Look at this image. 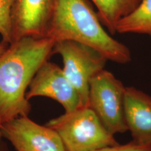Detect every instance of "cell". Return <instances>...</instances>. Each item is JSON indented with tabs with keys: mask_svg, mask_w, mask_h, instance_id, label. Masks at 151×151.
<instances>
[{
	"mask_svg": "<svg viewBox=\"0 0 151 151\" xmlns=\"http://www.w3.org/2000/svg\"><path fill=\"white\" fill-rule=\"evenodd\" d=\"M55 41L48 37H24L0 55V121L28 116L27 88L36 73L52 55Z\"/></svg>",
	"mask_w": 151,
	"mask_h": 151,
	"instance_id": "1",
	"label": "cell"
},
{
	"mask_svg": "<svg viewBox=\"0 0 151 151\" xmlns=\"http://www.w3.org/2000/svg\"><path fill=\"white\" fill-rule=\"evenodd\" d=\"M46 37L55 42L70 40L87 45L116 63L127 64L132 60L129 49L105 31L87 0H55Z\"/></svg>",
	"mask_w": 151,
	"mask_h": 151,
	"instance_id": "2",
	"label": "cell"
},
{
	"mask_svg": "<svg viewBox=\"0 0 151 151\" xmlns=\"http://www.w3.org/2000/svg\"><path fill=\"white\" fill-rule=\"evenodd\" d=\"M55 130L65 151H94L119 143L89 106H82L46 124Z\"/></svg>",
	"mask_w": 151,
	"mask_h": 151,
	"instance_id": "3",
	"label": "cell"
},
{
	"mask_svg": "<svg viewBox=\"0 0 151 151\" xmlns=\"http://www.w3.org/2000/svg\"><path fill=\"white\" fill-rule=\"evenodd\" d=\"M125 89L121 81L104 69L90 81L88 106L113 135L128 131L124 113Z\"/></svg>",
	"mask_w": 151,
	"mask_h": 151,
	"instance_id": "4",
	"label": "cell"
},
{
	"mask_svg": "<svg viewBox=\"0 0 151 151\" xmlns=\"http://www.w3.org/2000/svg\"><path fill=\"white\" fill-rule=\"evenodd\" d=\"M62 57L63 72L78 92L83 106H88L90 79L104 69L108 60L97 50L70 40L55 43L52 54Z\"/></svg>",
	"mask_w": 151,
	"mask_h": 151,
	"instance_id": "5",
	"label": "cell"
},
{
	"mask_svg": "<svg viewBox=\"0 0 151 151\" xmlns=\"http://www.w3.org/2000/svg\"><path fill=\"white\" fill-rule=\"evenodd\" d=\"M1 132L17 151H65L55 130L36 123L28 116L16 117L1 123Z\"/></svg>",
	"mask_w": 151,
	"mask_h": 151,
	"instance_id": "6",
	"label": "cell"
},
{
	"mask_svg": "<svg viewBox=\"0 0 151 151\" xmlns=\"http://www.w3.org/2000/svg\"><path fill=\"white\" fill-rule=\"evenodd\" d=\"M35 97L50 98L60 103L65 112L82 107L78 92L59 66L49 60L38 70L26 92L29 100Z\"/></svg>",
	"mask_w": 151,
	"mask_h": 151,
	"instance_id": "7",
	"label": "cell"
},
{
	"mask_svg": "<svg viewBox=\"0 0 151 151\" xmlns=\"http://www.w3.org/2000/svg\"><path fill=\"white\" fill-rule=\"evenodd\" d=\"M55 3V0H15L11 15L13 41L24 37H46Z\"/></svg>",
	"mask_w": 151,
	"mask_h": 151,
	"instance_id": "8",
	"label": "cell"
},
{
	"mask_svg": "<svg viewBox=\"0 0 151 151\" xmlns=\"http://www.w3.org/2000/svg\"><path fill=\"white\" fill-rule=\"evenodd\" d=\"M124 113L133 141L151 146V97L134 87H126Z\"/></svg>",
	"mask_w": 151,
	"mask_h": 151,
	"instance_id": "9",
	"label": "cell"
},
{
	"mask_svg": "<svg viewBox=\"0 0 151 151\" xmlns=\"http://www.w3.org/2000/svg\"><path fill=\"white\" fill-rule=\"evenodd\" d=\"M97 9L100 21L111 35L116 33L118 22L129 14L141 0H92Z\"/></svg>",
	"mask_w": 151,
	"mask_h": 151,
	"instance_id": "10",
	"label": "cell"
},
{
	"mask_svg": "<svg viewBox=\"0 0 151 151\" xmlns=\"http://www.w3.org/2000/svg\"><path fill=\"white\" fill-rule=\"evenodd\" d=\"M116 33L141 34L151 38V0H141L134 10L118 22Z\"/></svg>",
	"mask_w": 151,
	"mask_h": 151,
	"instance_id": "11",
	"label": "cell"
},
{
	"mask_svg": "<svg viewBox=\"0 0 151 151\" xmlns=\"http://www.w3.org/2000/svg\"><path fill=\"white\" fill-rule=\"evenodd\" d=\"M15 0H0V35L2 42L10 44L13 41L11 15Z\"/></svg>",
	"mask_w": 151,
	"mask_h": 151,
	"instance_id": "12",
	"label": "cell"
},
{
	"mask_svg": "<svg viewBox=\"0 0 151 151\" xmlns=\"http://www.w3.org/2000/svg\"><path fill=\"white\" fill-rule=\"evenodd\" d=\"M94 151H151V146L140 144L132 141L127 144H118Z\"/></svg>",
	"mask_w": 151,
	"mask_h": 151,
	"instance_id": "13",
	"label": "cell"
},
{
	"mask_svg": "<svg viewBox=\"0 0 151 151\" xmlns=\"http://www.w3.org/2000/svg\"><path fill=\"white\" fill-rule=\"evenodd\" d=\"M8 45L9 44H6V43H5L4 42L0 43V55L2 53V52L4 51L6 49Z\"/></svg>",
	"mask_w": 151,
	"mask_h": 151,
	"instance_id": "14",
	"label": "cell"
},
{
	"mask_svg": "<svg viewBox=\"0 0 151 151\" xmlns=\"http://www.w3.org/2000/svg\"><path fill=\"white\" fill-rule=\"evenodd\" d=\"M0 151H9V149L4 143L1 142L0 144Z\"/></svg>",
	"mask_w": 151,
	"mask_h": 151,
	"instance_id": "15",
	"label": "cell"
},
{
	"mask_svg": "<svg viewBox=\"0 0 151 151\" xmlns=\"http://www.w3.org/2000/svg\"><path fill=\"white\" fill-rule=\"evenodd\" d=\"M2 132H1V122L0 121V144L1 143V139H2Z\"/></svg>",
	"mask_w": 151,
	"mask_h": 151,
	"instance_id": "16",
	"label": "cell"
}]
</instances>
